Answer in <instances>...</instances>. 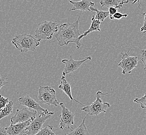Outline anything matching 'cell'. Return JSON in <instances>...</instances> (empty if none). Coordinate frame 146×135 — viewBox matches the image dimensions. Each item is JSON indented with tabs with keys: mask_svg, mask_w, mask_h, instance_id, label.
Masks as SVG:
<instances>
[{
	"mask_svg": "<svg viewBox=\"0 0 146 135\" xmlns=\"http://www.w3.org/2000/svg\"><path fill=\"white\" fill-rule=\"evenodd\" d=\"M69 2L72 4L73 7L70 9V11L79 10L82 11H90L92 12L90 9L91 6H94L95 3L92 2L91 0H81L79 2H75L72 0H69Z\"/></svg>",
	"mask_w": 146,
	"mask_h": 135,
	"instance_id": "13",
	"label": "cell"
},
{
	"mask_svg": "<svg viewBox=\"0 0 146 135\" xmlns=\"http://www.w3.org/2000/svg\"><path fill=\"white\" fill-rule=\"evenodd\" d=\"M138 2V7H139V8H140V4H141V3L140 2V0H134L133 1V3H132V5H134L135 3H136V2Z\"/></svg>",
	"mask_w": 146,
	"mask_h": 135,
	"instance_id": "29",
	"label": "cell"
},
{
	"mask_svg": "<svg viewBox=\"0 0 146 135\" xmlns=\"http://www.w3.org/2000/svg\"><path fill=\"white\" fill-rule=\"evenodd\" d=\"M19 104L22 106H25L30 109H32L38 113V115L43 114H47L50 112L47 109H45L41 107L40 104L36 102L32 98L29 96H26L22 97L18 99Z\"/></svg>",
	"mask_w": 146,
	"mask_h": 135,
	"instance_id": "11",
	"label": "cell"
},
{
	"mask_svg": "<svg viewBox=\"0 0 146 135\" xmlns=\"http://www.w3.org/2000/svg\"><path fill=\"white\" fill-rule=\"evenodd\" d=\"M58 24L52 21H44L40 22L35 30V37L38 41L51 40L54 33L58 31Z\"/></svg>",
	"mask_w": 146,
	"mask_h": 135,
	"instance_id": "3",
	"label": "cell"
},
{
	"mask_svg": "<svg viewBox=\"0 0 146 135\" xmlns=\"http://www.w3.org/2000/svg\"><path fill=\"white\" fill-rule=\"evenodd\" d=\"M130 50L128 52L122 53V59L118 64V66L122 69L123 74L131 73V71L138 68V60L137 56L132 57L129 55Z\"/></svg>",
	"mask_w": 146,
	"mask_h": 135,
	"instance_id": "6",
	"label": "cell"
},
{
	"mask_svg": "<svg viewBox=\"0 0 146 135\" xmlns=\"http://www.w3.org/2000/svg\"><path fill=\"white\" fill-rule=\"evenodd\" d=\"M38 100L42 103L48 106L53 105L58 107L60 103L56 99L55 90L48 86H40L38 88Z\"/></svg>",
	"mask_w": 146,
	"mask_h": 135,
	"instance_id": "5",
	"label": "cell"
},
{
	"mask_svg": "<svg viewBox=\"0 0 146 135\" xmlns=\"http://www.w3.org/2000/svg\"><path fill=\"white\" fill-rule=\"evenodd\" d=\"M130 2V0H126L125 1V3H128Z\"/></svg>",
	"mask_w": 146,
	"mask_h": 135,
	"instance_id": "30",
	"label": "cell"
},
{
	"mask_svg": "<svg viewBox=\"0 0 146 135\" xmlns=\"http://www.w3.org/2000/svg\"><path fill=\"white\" fill-rule=\"evenodd\" d=\"M140 53H141V60L143 62V64L144 65L143 70L146 71V49L142 50H141Z\"/></svg>",
	"mask_w": 146,
	"mask_h": 135,
	"instance_id": "24",
	"label": "cell"
},
{
	"mask_svg": "<svg viewBox=\"0 0 146 135\" xmlns=\"http://www.w3.org/2000/svg\"><path fill=\"white\" fill-rule=\"evenodd\" d=\"M53 114H54V112H50L47 114L38 115V116L32 120L29 126L27 128L24 135H35L37 134L42 129L45 122Z\"/></svg>",
	"mask_w": 146,
	"mask_h": 135,
	"instance_id": "7",
	"label": "cell"
},
{
	"mask_svg": "<svg viewBox=\"0 0 146 135\" xmlns=\"http://www.w3.org/2000/svg\"><path fill=\"white\" fill-rule=\"evenodd\" d=\"M142 15L143 18V24L140 28V31L143 33H145L146 32V13H143Z\"/></svg>",
	"mask_w": 146,
	"mask_h": 135,
	"instance_id": "25",
	"label": "cell"
},
{
	"mask_svg": "<svg viewBox=\"0 0 146 135\" xmlns=\"http://www.w3.org/2000/svg\"><path fill=\"white\" fill-rule=\"evenodd\" d=\"M7 79V78H4L3 77H0V89L3 87V86L8 84V82L6 81Z\"/></svg>",
	"mask_w": 146,
	"mask_h": 135,
	"instance_id": "27",
	"label": "cell"
},
{
	"mask_svg": "<svg viewBox=\"0 0 146 135\" xmlns=\"http://www.w3.org/2000/svg\"><path fill=\"white\" fill-rule=\"evenodd\" d=\"M32 120H30L25 122L11 124L9 126L6 127L7 132L9 135H24L26 129Z\"/></svg>",
	"mask_w": 146,
	"mask_h": 135,
	"instance_id": "12",
	"label": "cell"
},
{
	"mask_svg": "<svg viewBox=\"0 0 146 135\" xmlns=\"http://www.w3.org/2000/svg\"><path fill=\"white\" fill-rule=\"evenodd\" d=\"M35 135H56L55 133L53 132V126H50L49 125H47L38 132L37 134Z\"/></svg>",
	"mask_w": 146,
	"mask_h": 135,
	"instance_id": "20",
	"label": "cell"
},
{
	"mask_svg": "<svg viewBox=\"0 0 146 135\" xmlns=\"http://www.w3.org/2000/svg\"><path fill=\"white\" fill-rule=\"evenodd\" d=\"M125 3V1L122 0L120 1L119 0H100V4L101 5V8L103 7H115L117 9H121L123 4Z\"/></svg>",
	"mask_w": 146,
	"mask_h": 135,
	"instance_id": "16",
	"label": "cell"
},
{
	"mask_svg": "<svg viewBox=\"0 0 146 135\" xmlns=\"http://www.w3.org/2000/svg\"><path fill=\"white\" fill-rule=\"evenodd\" d=\"M14 103L13 101H10L5 108L1 110L0 111V120L3 118L9 116L13 113Z\"/></svg>",
	"mask_w": 146,
	"mask_h": 135,
	"instance_id": "18",
	"label": "cell"
},
{
	"mask_svg": "<svg viewBox=\"0 0 146 135\" xmlns=\"http://www.w3.org/2000/svg\"><path fill=\"white\" fill-rule=\"evenodd\" d=\"M117 9L115 7H108V12L109 13V18H111L113 15L117 12Z\"/></svg>",
	"mask_w": 146,
	"mask_h": 135,
	"instance_id": "26",
	"label": "cell"
},
{
	"mask_svg": "<svg viewBox=\"0 0 146 135\" xmlns=\"http://www.w3.org/2000/svg\"><path fill=\"white\" fill-rule=\"evenodd\" d=\"M60 106L62 109V113L60 115L59 129H64L67 128L72 129V126L74 124V115L65 107L63 103H60Z\"/></svg>",
	"mask_w": 146,
	"mask_h": 135,
	"instance_id": "8",
	"label": "cell"
},
{
	"mask_svg": "<svg viewBox=\"0 0 146 135\" xmlns=\"http://www.w3.org/2000/svg\"><path fill=\"white\" fill-rule=\"evenodd\" d=\"M36 114L37 112L36 111H32L28 108L17 109L15 115L11 118V124L25 122L30 120H33L35 119Z\"/></svg>",
	"mask_w": 146,
	"mask_h": 135,
	"instance_id": "9",
	"label": "cell"
},
{
	"mask_svg": "<svg viewBox=\"0 0 146 135\" xmlns=\"http://www.w3.org/2000/svg\"><path fill=\"white\" fill-rule=\"evenodd\" d=\"M88 60H92L91 56H88L85 57L84 59L81 60H75L72 58V56H70V59H63L62 62L65 65L64 69L62 72V75L66 76L67 74L74 72L77 70L81 66Z\"/></svg>",
	"mask_w": 146,
	"mask_h": 135,
	"instance_id": "10",
	"label": "cell"
},
{
	"mask_svg": "<svg viewBox=\"0 0 146 135\" xmlns=\"http://www.w3.org/2000/svg\"><path fill=\"white\" fill-rule=\"evenodd\" d=\"M128 15L127 14H122V13H121L120 12H117L115 14L113 15L111 18H110V19L111 20H113V19H117L119 20L121 19L122 18H126L127 17Z\"/></svg>",
	"mask_w": 146,
	"mask_h": 135,
	"instance_id": "23",
	"label": "cell"
},
{
	"mask_svg": "<svg viewBox=\"0 0 146 135\" xmlns=\"http://www.w3.org/2000/svg\"><path fill=\"white\" fill-rule=\"evenodd\" d=\"M134 102L140 104V107L141 109H146V93L144 96L140 98H135Z\"/></svg>",
	"mask_w": 146,
	"mask_h": 135,
	"instance_id": "21",
	"label": "cell"
},
{
	"mask_svg": "<svg viewBox=\"0 0 146 135\" xmlns=\"http://www.w3.org/2000/svg\"><path fill=\"white\" fill-rule=\"evenodd\" d=\"M101 22H102L100 21L95 19V16H93V17L92 18V24H91L90 28L86 31L84 32L83 34L80 36L79 38V41H80V40L86 36L88 34H89L90 33L92 32L93 31H100V25Z\"/></svg>",
	"mask_w": 146,
	"mask_h": 135,
	"instance_id": "15",
	"label": "cell"
},
{
	"mask_svg": "<svg viewBox=\"0 0 146 135\" xmlns=\"http://www.w3.org/2000/svg\"><path fill=\"white\" fill-rule=\"evenodd\" d=\"M9 102V98H5L3 97L2 95H0V111L6 107Z\"/></svg>",
	"mask_w": 146,
	"mask_h": 135,
	"instance_id": "22",
	"label": "cell"
},
{
	"mask_svg": "<svg viewBox=\"0 0 146 135\" xmlns=\"http://www.w3.org/2000/svg\"><path fill=\"white\" fill-rule=\"evenodd\" d=\"M12 43L18 50L22 53L35 52L36 47L40 45V42L35 36L28 34L16 35L13 38Z\"/></svg>",
	"mask_w": 146,
	"mask_h": 135,
	"instance_id": "2",
	"label": "cell"
},
{
	"mask_svg": "<svg viewBox=\"0 0 146 135\" xmlns=\"http://www.w3.org/2000/svg\"><path fill=\"white\" fill-rule=\"evenodd\" d=\"M88 115L87 114L86 116H85L82 123L79 126L77 127L76 129L72 130L71 132H70L69 134H65L64 135H90L86 126L85 124V120H86V118Z\"/></svg>",
	"mask_w": 146,
	"mask_h": 135,
	"instance_id": "17",
	"label": "cell"
},
{
	"mask_svg": "<svg viewBox=\"0 0 146 135\" xmlns=\"http://www.w3.org/2000/svg\"><path fill=\"white\" fill-rule=\"evenodd\" d=\"M108 93H104L102 91H98L96 93V99L93 103H90V105L84 106L81 108L82 111L88 113V115L91 116H96L98 117V115L101 113H106L107 110L110 107V105L108 103H104L101 99L102 95H107Z\"/></svg>",
	"mask_w": 146,
	"mask_h": 135,
	"instance_id": "4",
	"label": "cell"
},
{
	"mask_svg": "<svg viewBox=\"0 0 146 135\" xmlns=\"http://www.w3.org/2000/svg\"><path fill=\"white\" fill-rule=\"evenodd\" d=\"M0 135H9L7 132L6 127H0Z\"/></svg>",
	"mask_w": 146,
	"mask_h": 135,
	"instance_id": "28",
	"label": "cell"
},
{
	"mask_svg": "<svg viewBox=\"0 0 146 135\" xmlns=\"http://www.w3.org/2000/svg\"><path fill=\"white\" fill-rule=\"evenodd\" d=\"M81 14L77 21L73 23H65L61 24L58 31L55 34L56 40L52 42L57 41L60 46L68 45L70 43L76 44V48H80L82 44L79 41L80 36L81 35L79 29V20Z\"/></svg>",
	"mask_w": 146,
	"mask_h": 135,
	"instance_id": "1",
	"label": "cell"
},
{
	"mask_svg": "<svg viewBox=\"0 0 146 135\" xmlns=\"http://www.w3.org/2000/svg\"><path fill=\"white\" fill-rule=\"evenodd\" d=\"M58 88L64 91V93L66 94L68 97H69L71 103H72L73 100H74L76 102L78 103L80 105L84 107V105L83 104H82V103L79 102L78 100L73 98V96L72 95V92H71V87L70 86V84L66 79L65 76L64 75H62L61 77V82H60V84L58 86Z\"/></svg>",
	"mask_w": 146,
	"mask_h": 135,
	"instance_id": "14",
	"label": "cell"
},
{
	"mask_svg": "<svg viewBox=\"0 0 146 135\" xmlns=\"http://www.w3.org/2000/svg\"><path fill=\"white\" fill-rule=\"evenodd\" d=\"M90 9L91 11L93 12H95L96 14V16H95V19H98L101 22L104 21L106 18L109 16V12H106V11H99L97 9L94 8L93 6H91Z\"/></svg>",
	"mask_w": 146,
	"mask_h": 135,
	"instance_id": "19",
	"label": "cell"
}]
</instances>
